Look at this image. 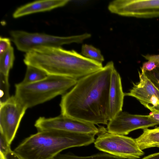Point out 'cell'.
Here are the masks:
<instances>
[{
    "mask_svg": "<svg viewBox=\"0 0 159 159\" xmlns=\"http://www.w3.org/2000/svg\"><path fill=\"white\" fill-rule=\"evenodd\" d=\"M114 68L110 61L100 70L78 80L75 85L62 95L61 115L94 125H107L109 89Z\"/></svg>",
    "mask_w": 159,
    "mask_h": 159,
    "instance_id": "6da1fadb",
    "label": "cell"
},
{
    "mask_svg": "<svg viewBox=\"0 0 159 159\" xmlns=\"http://www.w3.org/2000/svg\"><path fill=\"white\" fill-rule=\"evenodd\" d=\"M27 66H33L48 75L78 80L102 67V63L87 58L72 50L61 47H41L25 53L23 59Z\"/></svg>",
    "mask_w": 159,
    "mask_h": 159,
    "instance_id": "7a4b0ae2",
    "label": "cell"
},
{
    "mask_svg": "<svg viewBox=\"0 0 159 159\" xmlns=\"http://www.w3.org/2000/svg\"><path fill=\"white\" fill-rule=\"evenodd\" d=\"M95 135L59 130L38 131L13 150L21 159H51L69 148L94 143Z\"/></svg>",
    "mask_w": 159,
    "mask_h": 159,
    "instance_id": "3957f363",
    "label": "cell"
},
{
    "mask_svg": "<svg viewBox=\"0 0 159 159\" xmlns=\"http://www.w3.org/2000/svg\"><path fill=\"white\" fill-rule=\"evenodd\" d=\"M77 80L68 77L48 75L35 83L16 84L15 96L28 109L63 95L75 85Z\"/></svg>",
    "mask_w": 159,
    "mask_h": 159,
    "instance_id": "277c9868",
    "label": "cell"
},
{
    "mask_svg": "<svg viewBox=\"0 0 159 159\" xmlns=\"http://www.w3.org/2000/svg\"><path fill=\"white\" fill-rule=\"evenodd\" d=\"M10 34L11 39L17 49L25 53L41 47H61L63 45L74 43H80L91 37V34L88 33L61 37L20 30H12Z\"/></svg>",
    "mask_w": 159,
    "mask_h": 159,
    "instance_id": "5b68a950",
    "label": "cell"
},
{
    "mask_svg": "<svg viewBox=\"0 0 159 159\" xmlns=\"http://www.w3.org/2000/svg\"><path fill=\"white\" fill-rule=\"evenodd\" d=\"M94 142L95 147L103 152L125 159H137L144 154L135 139L124 135L109 132L103 127Z\"/></svg>",
    "mask_w": 159,
    "mask_h": 159,
    "instance_id": "8992f818",
    "label": "cell"
},
{
    "mask_svg": "<svg viewBox=\"0 0 159 159\" xmlns=\"http://www.w3.org/2000/svg\"><path fill=\"white\" fill-rule=\"evenodd\" d=\"M27 108L15 96L0 102V132L11 145Z\"/></svg>",
    "mask_w": 159,
    "mask_h": 159,
    "instance_id": "52a82bcc",
    "label": "cell"
},
{
    "mask_svg": "<svg viewBox=\"0 0 159 159\" xmlns=\"http://www.w3.org/2000/svg\"><path fill=\"white\" fill-rule=\"evenodd\" d=\"M111 13L138 18L159 17V0H115L108 7Z\"/></svg>",
    "mask_w": 159,
    "mask_h": 159,
    "instance_id": "ba28073f",
    "label": "cell"
},
{
    "mask_svg": "<svg viewBox=\"0 0 159 159\" xmlns=\"http://www.w3.org/2000/svg\"><path fill=\"white\" fill-rule=\"evenodd\" d=\"M34 126L38 131L59 130L95 135L99 132L94 124L61 115L51 118L40 117Z\"/></svg>",
    "mask_w": 159,
    "mask_h": 159,
    "instance_id": "9c48e42d",
    "label": "cell"
},
{
    "mask_svg": "<svg viewBox=\"0 0 159 159\" xmlns=\"http://www.w3.org/2000/svg\"><path fill=\"white\" fill-rule=\"evenodd\" d=\"M157 125L149 115H133L122 111L108 121L107 129L112 133L125 135L133 130Z\"/></svg>",
    "mask_w": 159,
    "mask_h": 159,
    "instance_id": "30bf717a",
    "label": "cell"
},
{
    "mask_svg": "<svg viewBox=\"0 0 159 159\" xmlns=\"http://www.w3.org/2000/svg\"><path fill=\"white\" fill-rule=\"evenodd\" d=\"M139 81L133 83V86L125 96L134 97L148 108L152 107L159 111V88L149 79L145 72L138 71Z\"/></svg>",
    "mask_w": 159,
    "mask_h": 159,
    "instance_id": "8fae6325",
    "label": "cell"
},
{
    "mask_svg": "<svg viewBox=\"0 0 159 159\" xmlns=\"http://www.w3.org/2000/svg\"><path fill=\"white\" fill-rule=\"evenodd\" d=\"M121 78L114 68L111 75L108 95V117L109 121L122 111L124 99Z\"/></svg>",
    "mask_w": 159,
    "mask_h": 159,
    "instance_id": "7c38bea8",
    "label": "cell"
},
{
    "mask_svg": "<svg viewBox=\"0 0 159 159\" xmlns=\"http://www.w3.org/2000/svg\"><path fill=\"white\" fill-rule=\"evenodd\" d=\"M69 1L68 0H40L29 3L18 7L14 11V18L34 13L49 11L63 7Z\"/></svg>",
    "mask_w": 159,
    "mask_h": 159,
    "instance_id": "4fadbf2b",
    "label": "cell"
},
{
    "mask_svg": "<svg viewBox=\"0 0 159 159\" xmlns=\"http://www.w3.org/2000/svg\"><path fill=\"white\" fill-rule=\"evenodd\" d=\"M135 140L140 148L142 150L156 147L159 144V126L152 129H143L142 134Z\"/></svg>",
    "mask_w": 159,
    "mask_h": 159,
    "instance_id": "5bb4252c",
    "label": "cell"
},
{
    "mask_svg": "<svg viewBox=\"0 0 159 159\" xmlns=\"http://www.w3.org/2000/svg\"><path fill=\"white\" fill-rule=\"evenodd\" d=\"M14 60V49L11 46L6 52L0 56V73L9 76Z\"/></svg>",
    "mask_w": 159,
    "mask_h": 159,
    "instance_id": "9a60e30c",
    "label": "cell"
},
{
    "mask_svg": "<svg viewBox=\"0 0 159 159\" xmlns=\"http://www.w3.org/2000/svg\"><path fill=\"white\" fill-rule=\"evenodd\" d=\"M51 159H126L102 152L88 156H79L70 153H59Z\"/></svg>",
    "mask_w": 159,
    "mask_h": 159,
    "instance_id": "2e32d148",
    "label": "cell"
},
{
    "mask_svg": "<svg viewBox=\"0 0 159 159\" xmlns=\"http://www.w3.org/2000/svg\"><path fill=\"white\" fill-rule=\"evenodd\" d=\"M48 75L42 70L30 66H27L25 74L23 81V84L35 83L46 78Z\"/></svg>",
    "mask_w": 159,
    "mask_h": 159,
    "instance_id": "e0dca14e",
    "label": "cell"
},
{
    "mask_svg": "<svg viewBox=\"0 0 159 159\" xmlns=\"http://www.w3.org/2000/svg\"><path fill=\"white\" fill-rule=\"evenodd\" d=\"M81 53L84 57L102 63L104 60L100 51L91 45L86 44H83L82 46Z\"/></svg>",
    "mask_w": 159,
    "mask_h": 159,
    "instance_id": "ac0fdd59",
    "label": "cell"
},
{
    "mask_svg": "<svg viewBox=\"0 0 159 159\" xmlns=\"http://www.w3.org/2000/svg\"><path fill=\"white\" fill-rule=\"evenodd\" d=\"M9 76L0 73V102H4L8 100L11 96L9 95Z\"/></svg>",
    "mask_w": 159,
    "mask_h": 159,
    "instance_id": "d6986e66",
    "label": "cell"
},
{
    "mask_svg": "<svg viewBox=\"0 0 159 159\" xmlns=\"http://www.w3.org/2000/svg\"><path fill=\"white\" fill-rule=\"evenodd\" d=\"M147 77L159 88V66L150 71L145 72Z\"/></svg>",
    "mask_w": 159,
    "mask_h": 159,
    "instance_id": "ffe728a7",
    "label": "cell"
},
{
    "mask_svg": "<svg viewBox=\"0 0 159 159\" xmlns=\"http://www.w3.org/2000/svg\"><path fill=\"white\" fill-rule=\"evenodd\" d=\"M11 46V40L9 38L0 37V56L6 52Z\"/></svg>",
    "mask_w": 159,
    "mask_h": 159,
    "instance_id": "44dd1931",
    "label": "cell"
},
{
    "mask_svg": "<svg viewBox=\"0 0 159 159\" xmlns=\"http://www.w3.org/2000/svg\"><path fill=\"white\" fill-rule=\"evenodd\" d=\"M0 154L3 155L11 150L10 145L5 137L1 134H0Z\"/></svg>",
    "mask_w": 159,
    "mask_h": 159,
    "instance_id": "7402d4cb",
    "label": "cell"
},
{
    "mask_svg": "<svg viewBox=\"0 0 159 159\" xmlns=\"http://www.w3.org/2000/svg\"><path fill=\"white\" fill-rule=\"evenodd\" d=\"M159 66V64L155 62L148 61L143 62L142 66L141 68V71L145 72L146 71H150Z\"/></svg>",
    "mask_w": 159,
    "mask_h": 159,
    "instance_id": "603a6c76",
    "label": "cell"
},
{
    "mask_svg": "<svg viewBox=\"0 0 159 159\" xmlns=\"http://www.w3.org/2000/svg\"><path fill=\"white\" fill-rule=\"evenodd\" d=\"M152 112V113L149 115L150 118L153 121L159 124V111L152 107L148 108Z\"/></svg>",
    "mask_w": 159,
    "mask_h": 159,
    "instance_id": "cb8c5ba5",
    "label": "cell"
},
{
    "mask_svg": "<svg viewBox=\"0 0 159 159\" xmlns=\"http://www.w3.org/2000/svg\"><path fill=\"white\" fill-rule=\"evenodd\" d=\"M142 56L148 61H152L159 64V54L157 55H142Z\"/></svg>",
    "mask_w": 159,
    "mask_h": 159,
    "instance_id": "d4e9b609",
    "label": "cell"
},
{
    "mask_svg": "<svg viewBox=\"0 0 159 159\" xmlns=\"http://www.w3.org/2000/svg\"><path fill=\"white\" fill-rule=\"evenodd\" d=\"M3 156L5 159H21L13 151H12L11 150H10Z\"/></svg>",
    "mask_w": 159,
    "mask_h": 159,
    "instance_id": "484cf974",
    "label": "cell"
},
{
    "mask_svg": "<svg viewBox=\"0 0 159 159\" xmlns=\"http://www.w3.org/2000/svg\"><path fill=\"white\" fill-rule=\"evenodd\" d=\"M142 159H159V152L149 155Z\"/></svg>",
    "mask_w": 159,
    "mask_h": 159,
    "instance_id": "4316f807",
    "label": "cell"
},
{
    "mask_svg": "<svg viewBox=\"0 0 159 159\" xmlns=\"http://www.w3.org/2000/svg\"><path fill=\"white\" fill-rule=\"evenodd\" d=\"M0 159H5V158H4V156L3 155L1 154H0Z\"/></svg>",
    "mask_w": 159,
    "mask_h": 159,
    "instance_id": "83f0119b",
    "label": "cell"
},
{
    "mask_svg": "<svg viewBox=\"0 0 159 159\" xmlns=\"http://www.w3.org/2000/svg\"><path fill=\"white\" fill-rule=\"evenodd\" d=\"M156 147H159V144L158 145H157Z\"/></svg>",
    "mask_w": 159,
    "mask_h": 159,
    "instance_id": "f1b7e54d",
    "label": "cell"
}]
</instances>
